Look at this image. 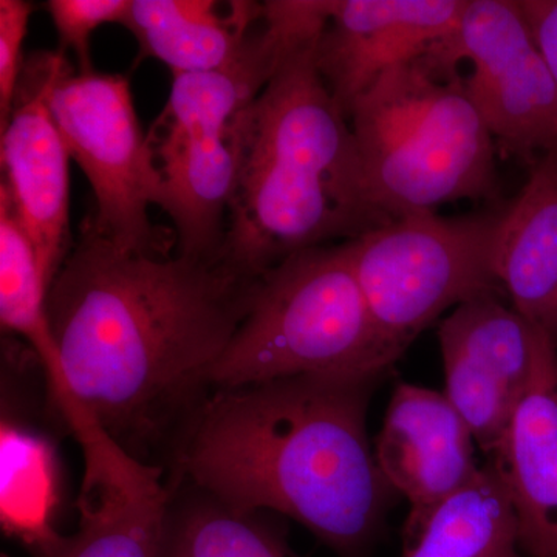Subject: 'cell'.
<instances>
[{
	"instance_id": "6da1fadb",
	"label": "cell",
	"mask_w": 557,
	"mask_h": 557,
	"mask_svg": "<svg viewBox=\"0 0 557 557\" xmlns=\"http://www.w3.org/2000/svg\"><path fill=\"white\" fill-rule=\"evenodd\" d=\"M252 282L219 259L123 251L84 222L47 299L54 405L83 410L146 463L168 440L175 454L214 394Z\"/></svg>"
},
{
	"instance_id": "7a4b0ae2",
	"label": "cell",
	"mask_w": 557,
	"mask_h": 557,
	"mask_svg": "<svg viewBox=\"0 0 557 557\" xmlns=\"http://www.w3.org/2000/svg\"><path fill=\"white\" fill-rule=\"evenodd\" d=\"M381 380L302 375L214 392L175 467L225 507L278 512L339 557H361L397 496L369 437Z\"/></svg>"
},
{
	"instance_id": "3957f363",
	"label": "cell",
	"mask_w": 557,
	"mask_h": 557,
	"mask_svg": "<svg viewBox=\"0 0 557 557\" xmlns=\"http://www.w3.org/2000/svg\"><path fill=\"white\" fill-rule=\"evenodd\" d=\"M318 40L289 50L234 121L237 177L218 259L242 277L394 220L376 203L350 121L319 75Z\"/></svg>"
},
{
	"instance_id": "277c9868",
	"label": "cell",
	"mask_w": 557,
	"mask_h": 557,
	"mask_svg": "<svg viewBox=\"0 0 557 557\" xmlns=\"http://www.w3.org/2000/svg\"><path fill=\"white\" fill-rule=\"evenodd\" d=\"M370 189L392 219L469 200L497 207L496 141L463 75L431 58L397 65L348 115Z\"/></svg>"
},
{
	"instance_id": "5b68a950",
	"label": "cell",
	"mask_w": 557,
	"mask_h": 557,
	"mask_svg": "<svg viewBox=\"0 0 557 557\" xmlns=\"http://www.w3.org/2000/svg\"><path fill=\"white\" fill-rule=\"evenodd\" d=\"M397 361L341 242L295 252L255 278L211 383L218 392L302 375L383 379Z\"/></svg>"
},
{
	"instance_id": "8992f818",
	"label": "cell",
	"mask_w": 557,
	"mask_h": 557,
	"mask_svg": "<svg viewBox=\"0 0 557 557\" xmlns=\"http://www.w3.org/2000/svg\"><path fill=\"white\" fill-rule=\"evenodd\" d=\"M287 46L260 20L237 64L174 75L166 106L148 132L163 183L161 209L177 234V255L215 260L237 177L234 121L262 91Z\"/></svg>"
},
{
	"instance_id": "52a82bcc",
	"label": "cell",
	"mask_w": 557,
	"mask_h": 557,
	"mask_svg": "<svg viewBox=\"0 0 557 557\" xmlns=\"http://www.w3.org/2000/svg\"><path fill=\"white\" fill-rule=\"evenodd\" d=\"M505 208L457 218L418 212L348 240L359 287L395 357L446 310L504 292L496 263Z\"/></svg>"
},
{
	"instance_id": "ba28073f",
	"label": "cell",
	"mask_w": 557,
	"mask_h": 557,
	"mask_svg": "<svg viewBox=\"0 0 557 557\" xmlns=\"http://www.w3.org/2000/svg\"><path fill=\"white\" fill-rule=\"evenodd\" d=\"M49 104L70 159L95 196V233L127 252L170 256V242L149 219L161 207L163 183L148 135L139 127L129 81L112 73H75L69 62L54 79Z\"/></svg>"
},
{
	"instance_id": "9c48e42d",
	"label": "cell",
	"mask_w": 557,
	"mask_h": 557,
	"mask_svg": "<svg viewBox=\"0 0 557 557\" xmlns=\"http://www.w3.org/2000/svg\"><path fill=\"white\" fill-rule=\"evenodd\" d=\"M440 67L468 62L465 87L507 156L533 166L557 156V83L512 0H468L457 32L429 53Z\"/></svg>"
},
{
	"instance_id": "30bf717a",
	"label": "cell",
	"mask_w": 557,
	"mask_h": 557,
	"mask_svg": "<svg viewBox=\"0 0 557 557\" xmlns=\"http://www.w3.org/2000/svg\"><path fill=\"white\" fill-rule=\"evenodd\" d=\"M65 423L84 458L79 525L36 549V557H164L171 487L163 467L132 456L84 412Z\"/></svg>"
},
{
	"instance_id": "8fae6325",
	"label": "cell",
	"mask_w": 557,
	"mask_h": 557,
	"mask_svg": "<svg viewBox=\"0 0 557 557\" xmlns=\"http://www.w3.org/2000/svg\"><path fill=\"white\" fill-rule=\"evenodd\" d=\"M65 64L64 51L30 54L22 69L10 119L0 127V188L9 194L50 288L72 251L70 156L49 104L51 86Z\"/></svg>"
},
{
	"instance_id": "7c38bea8",
	"label": "cell",
	"mask_w": 557,
	"mask_h": 557,
	"mask_svg": "<svg viewBox=\"0 0 557 557\" xmlns=\"http://www.w3.org/2000/svg\"><path fill=\"white\" fill-rule=\"evenodd\" d=\"M537 329L500 295L478 296L438 327L445 391L475 443L493 456L522 401L536 361Z\"/></svg>"
},
{
	"instance_id": "4fadbf2b",
	"label": "cell",
	"mask_w": 557,
	"mask_h": 557,
	"mask_svg": "<svg viewBox=\"0 0 557 557\" xmlns=\"http://www.w3.org/2000/svg\"><path fill=\"white\" fill-rule=\"evenodd\" d=\"M467 5L468 0H332L314 61L344 115L388 70L428 57L449 39Z\"/></svg>"
},
{
	"instance_id": "5bb4252c",
	"label": "cell",
	"mask_w": 557,
	"mask_h": 557,
	"mask_svg": "<svg viewBox=\"0 0 557 557\" xmlns=\"http://www.w3.org/2000/svg\"><path fill=\"white\" fill-rule=\"evenodd\" d=\"M474 435L443 392L398 383L373 442L388 485L418 519L467 486L482 468Z\"/></svg>"
},
{
	"instance_id": "9a60e30c",
	"label": "cell",
	"mask_w": 557,
	"mask_h": 557,
	"mask_svg": "<svg viewBox=\"0 0 557 557\" xmlns=\"http://www.w3.org/2000/svg\"><path fill=\"white\" fill-rule=\"evenodd\" d=\"M491 461L511 498L520 549L557 557V347L541 330L530 386Z\"/></svg>"
},
{
	"instance_id": "2e32d148",
	"label": "cell",
	"mask_w": 557,
	"mask_h": 557,
	"mask_svg": "<svg viewBox=\"0 0 557 557\" xmlns=\"http://www.w3.org/2000/svg\"><path fill=\"white\" fill-rule=\"evenodd\" d=\"M497 277L512 309L557 347V156L530 166L507 201L497 245Z\"/></svg>"
},
{
	"instance_id": "e0dca14e",
	"label": "cell",
	"mask_w": 557,
	"mask_h": 557,
	"mask_svg": "<svg viewBox=\"0 0 557 557\" xmlns=\"http://www.w3.org/2000/svg\"><path fill=\"white\" fill-rule=\"evenodd\" d=\"M262 17L259 2L214 0H131L123 25L143 57L172 75L207 73L237 64Z\"/></svg>"
},
{
	"instance_id": "ac0fdd59",
	"label": "cell",
	"mask_w": 557,
	"mask_h": 557,
	"mask_svg": "<svg viewBox=\"0 0 557 557\" xmlns=\"http://www.w3.org/2000/svg\"><path fill=\"white\" fill-rule=\"evenodd\" d=\"M507 487L493 461L456 494L403 527L401 557H522Z\"/></svg>"
},
{
	"instance_id": "d6986e66",
	"label": "cell",
	"mask_w": 557,
	"mask_h": 557,
	"mask_svg": "<svg viewBox=\"0 0 557 557\" xmlns=\"http://www.w3.org/2000/svg\"><path fill=\"white\" fill-rule=\"evenodd\" d=\"M49 292L35 248L0 188V321L30 346L51 388L60 383L61 369L47 311Z\"/></svg>"
},
{
	"instance_id": "ffe728a7",
	"label": "cell",
	"mask_w": 557,
	"mask_h": 557,
	"mask_svg": "<svg viewBox=\"0 0 557 557\" xmlns=\"http://www.w3.org/2000/svg\"><path fill=\"white\" fill-rule=\"evenodd\" d=\"M54 490V461L49 446L35 435L3 424V525L35 552L58 536L50 525Z\"/></svg>"
},
{
	"instance_id": "44dd1931",
	"label": "cell",
	"mask_w": 557,
	"mask_h": 557,
	"mask_svg": "<svg viewBox=\"0 0 557 557\" xmlns=\"http://www.w3.org/2000/svg\"><path fill=\"white\" fill-rule=\"evenodd\" d=\"M258 515L207 496L170 519L164 557H299Z\"/></svg>"
},
{
	"instance_id": "7402d4cb",
	"label": "cell",
	"mask_w": 557,
	"mask_h": 557,
	"mask_svg": "<svg viewBox=\"0 0 557 557\" xmlns=\"http://www.w3.org/2000/svg\"><path fill=\"white\" fill-rule=\"evenodd\" d=\"M129 7V0H50L47 3L62 50L76 54L81 73L94 72L91 33L106 24L123 25Z\"/></svg>"
},
{
	"instance_id": "603a6c76",
	"label": "cell",
	"mask_w": 557,
	"mask_h": 557,
	"mask_svg": "<svg viewBox=\"0 0 557 557\" xmlns=\"http://www.w3.org/2000/svg\"><path fill=\"white\" fill-rule=\"evenodd\" d=\"M33 13L30 2L0 0V127L5 126L13 109L22 69V44Z\"/></svg>"
},
{
	"instance_id": "cb8c5ba5",
	"label": "cell",
	"mask_w": 557,
	"mask_h": 557,
	"mask_svg": "<svg viewBox=\"0 0 557 557\" xmlns=\"http://www.w3.org/2000/svg\"><path fill=\"white\" fill-rule=\"evenodd\" d=\"M519 3L557 83V0H522Z\"/></svg>"
}]
</instances>
